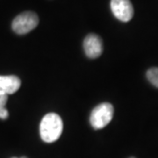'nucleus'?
<instances>
[{"label": "nucleus", "mask_w": 158, "mask_h": 158, "mask_svg": "<svg viewBox=\"0 0 158 158\" xmlns=\"http://www.w3.org/2000/svg\"><path fill=\"white\" fill-rule=\"evenodd\" d=\"M21 81L16 76H0V95H10L17 91Z\"/></svg>", "instance_id": "6"}, {"label": "nucleus", "mask_w": 158, "mask_h": 158, "mask_svg": "<svg viewBox=\"0 0 158 158\" xmlns=\"http://www.w3.org/2000/svg\"><path fill=\"white\" fill-rule=\"evenodd\" d=\"M84 49L85 55L89 58L94 59L100 56L103 52V43L100 37L94 34H88L84 40Z\"/></svg>", "instance_id": "5"}, {"label": "nucleus", "mask_w": 158, "mask_h": 158, "mask_svg": "<svg viewBox=\"0 0 158 158\" xmlns=\"http://www.w3.org/2000/svg\"><path fill=\"white\" fill-rule=\"evenodd\" d=\"M130 158H135V157H130Z\"/></svg>", "instance_id": "10"}, {"label": "nucleus", "mask_w": 158, "mask_h": 158, "mask_svg": "<svg viewBox=\"0 0 158 158\" xmlns=\"http://www.w3.org/2000/svg\"><path fill=\"white\" fill-rule=\"evenodd\" d=\"M148 80L155 87L158 88V68H151L147 71Z\"/></svg>", "instance_id": "8"}, {"label": "nucleus", "mask_w": 158, "mask_h": 158, "mask_svg": "<svg viewBox=\"0 0 158 158\" xmlns=\"http://www.w3.org/2000/svg\"><path fill=\"white\" fill-rule=\"evenodd\" d=\"M62 118L56 113L46 114L40 124V135L42 141L47 143L57 141L62 135Z\"/></svg>", "instance_id": "1"}, {"label": "nucleus", "mask_w": 158, "mask_h": 158, "mask_svg": "<svg viewBox=\"0 0 158 158\" xmlns=\"http://www.w3.org/2000/svg\"><path fill=\"white\" fill-rule=\"evenodd\" d=\"M113 15L122 22H128L134 16V7L130 0H111Z\"/></svg>", "instance_id": "4"}, {"label": "nucleus", "mask_w": 158, "mask_h": 158, "mask_svg": "<svg viewBox=\"0 0 158 158\" xmlns=\"http://www.w3.org/2000/svg\"><path fill=\"white\" fill-rule=\"evenodd\" d=\"M114 109L110 103H102L92 110L90 123L94 129H101L107 126L113 119Z\"/></svg>", "instance_id": "2"}, {"label": "nucleus", "mask_w": 158, "mask_h": 158, "mask_svg": "<svg viewBox=\"0 0 158 158\" xmlns=\"http://www.w3.org/2000/svg\"><path fill=\"white\" fill-rule=\"evenodd\" d=\"M39 24V18L33 11H25L19 14L11 24L12 30L18 34H26L34 30Z\"/></svg>", "instance_id": "3"}, {"label": "nucleus", "mask_w": 158, "mask_h": 158, "mask_svg": "<svg viewBox=\"0 0 158 158\" xmlns=\"http://www.w3.org/2000/svg\"><path fill=\"white\" fill-rule=\"evenodd\" d=\"M7 100H8V96L0 95V118L1 119H6L9 116L8 111L6 109Z\"/></svg>", "instance_id": "7"}, {"label": "nucleus", "mask_w": 158, "mask_h": 158, "mask_svg": "<svg viewBox=\"0 0 158 158\" xmlns=\"http://www.w3.org/2000/svg\"><path fill=\"white\" fill-rule=\"evenodd\" d=\"M12 158H17V157H12ZM21 158H27V157H26V156H23V157H21Z\"/></svg>", "instance_id": "9"}]
</instances>
